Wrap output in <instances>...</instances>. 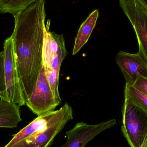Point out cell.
Listing matches in <instances>:
<instances>
[{"label": "cell", "mask_w": 147, "mask_h": 147, "mask_svg": "<svg viewBox=\"0 0 147 147\" xmlns=\"http://www.w3.org/2000/svg\"><path fill=\"white\" fill-rule=\"evenodd\" d=\"M11 35L16 64L25 102L35 88L42 63L46 28L45 0H38L15 14Z\"/></svg>", "instance_id": "cell-1"}, {"label": "cell", "mask_w": 147, "mask_h": 147, "mask_svg": "<svg viewBox=\"0 0 147 147\" xmlns=\"http://www.w3.org/2000/svg\"><path fill=\"white\" fill-rule=\"evenodd\" d=\"M73 119V112L48 126L46 121L38 116L27 126L13 136L4 147H48L65 125Z\"/></svg>", "instance_id": "cell-2"}, {"label": "cell", "mask_w": 147, "mask_h": 147, "mask_svg": "<svg viewBox=\"0 0 147 147\" xmlns=\"http://www.w3.org/2000/svg\"><path fill=\"white\" fill-rule=\"evenodd\" d=\"M124 96L122 132L130 147H141L147 136V114Z\"/></svg>", "instance_id": "cell-3"}, {"label": "cell", "mask_w": 147, "mask_h": 147, "mask_svg": "<svg viewBox=\"0 0 147 147\" xmlns=\"http://www.w3.org/2000/svg\"><path fill=\"white\" fill-rule=\"evenodd\" d=\"M136 34L139 53L147 63V3L146 0H119Z\"/></svg>", "instance_id": "cell-4"}, {"label": "cell", "mask_w": 147, "mask_h": 147, "mask_svg": "<svg viewBox=\"0 0 147 147\" xmlns=\"http://www.w3.org/2000/svg\"><path fill=\"white\" fill-rule=\"evenodd\" d=\"M51 21L46 25L42 51V63L46 74L60 72L62 62L67 54L63 34L49 31Z\"/></svg>", "instance_id": "cell-5"}, {"label": "cell", "mask_w": 147, "mask_h": 147, "mask_svg": "<svg viewBox=\"0 0 147 147\" xmlns=\"http://www.w3.org/2000/svg\"><path fill=\"white\" fill-rule=\"evenodd\" d=\"M3 51L5 58L7 101L15 103L20 106L26 105L16 64L11 36L4 41Z\"/></svg>", "instance_id": "cell-6"}, {"label": "cell", "mask_w": 147, "mask_h": 147, "mask_svg": "<svg viewBox=\"0 0 147 147\" xmlns=\"http://www.w3.org/2000/svg\"><path fill=\"white\" fill-rule=\"evenodd\" d=\"M53 96L42 66L35 88L26 105L36 115L53 111L60 104Z\"/></svg>", "instance_id": "cell-7"}, {"label": "cell", "mask_w": 147, "mask_h": 147, "mask_svg": "<svg viewBox=\"0 0 147 147\" xmlns=\"http://www.w3.org/2000/svg\"><path fill=\"white\" fill-rule=\"evenodd\" d=\"M116 122V120L113 119L95 125L78 123L66 132L67 141L61 147H85L100 133L114 127Z\"/></svg>", "instance_id": "cell-8"}, {"label": "cell", "mask_w": 147, "mask_h": 147, "mask_svg": "<svg viewBox=\"0 0 147 147\" xmlns=\"http://www.w3.org/2000/svg\"><path fill=\"white\" fill-rule=\"evenodd\" d=\"M116 59L127 84L133 86L138 78H147V63L140 53L132 54L120 51Z\"/></svg>", "instance_id": "cell-9"}, {"label": "cell", "mask_w": 147, "mask_h": 147, "mask_svg": "<svg viewBox=\"0 0 147 147\" xmlns=\"http://www.w3.org/2000/svg\"><path fill=\"white\" fill-rule=\"evenodd\" d=\"M20 106L15 103L0 100V128H14L22 121Z\"/></svg>", "instance_id": "cell-10"}, {"label": "cell", "mask_w": 147, "mask_h": 147, "mask_svg": "<svg viewBox=\"0 0 147 147\" xmlns=\"http://www.w3.org/2000/svg\"><path fill=\"white\" fill-rule=\"evenodd\" d=\"M98 14V9L94 10L81 24L75 38L72 55L77 54L87 43L96 26Z\"/></svg>", "instance_id": "cell-11"}, {"label": "cell", "mask_w": 147, "mask_h": 147, "mask_svg": "<svg viewBox=\"0 0 147 147\" xmlns=\"http://www.w3.org/2000/svg\"><path fill=\"white\" fill-rule=\"evenodd\" d=\"M38 0H0V13L13 15L25 10Z\"/></svg>", "instance_id": "cell-12"}, {"label": "cell", "mask_w": 147, "mask_h": 147, "mask_svg": "<svg viewBox=\"0 0 147 147\" xmlns=\"http://www.w3.org/2000/svg\"><path fill=\"white\" fill-rule=\"evenodd\" d=\"M124 95L134 104L147 114V96L132 86L126 84Z\"/></svg>", "instance_id": "cell-13"}, {"label": "cell", "mask_w": 147, "mask_h": 147, "mask_svg": "<svg viewBox=\"0 0 147 147\" xmlns=\"http://www.w3.org/2000/svg\"><path fill=\"white\" fill-rule=\"evenodd\" d=\"M0 98L1 99L7 101L5 74V58L3 51L0 52Z\"/></svg>", "instance_id": "cell-14"}, {"label": "cell", "mask_w": 147, "mask_h": 147, "mask_svg": "<svg viewBox=\"0 0 147 147\" xmlns=\"http://www.w3.org/2000/svg\"><path fill=\"white\" fill-rule=\"evenodd\" d=\"M132 86L147 96V78H138Z\"/></svg>", "instance_id": "cell-15"}, {"label": "cell", "mask_w": 147, "mask_h": 147, "mask_svg": "<svg viewBox=\"0 0 147 147\" xmlns=\"http://www.w3.org/2000/svg\"><path fill=\"white\" fill-rule=\"evenodd\" d=\"M141 147H147V136L145 139V141Z\"/></svg>", "instance_id": "cell-16"}]
</instances>
